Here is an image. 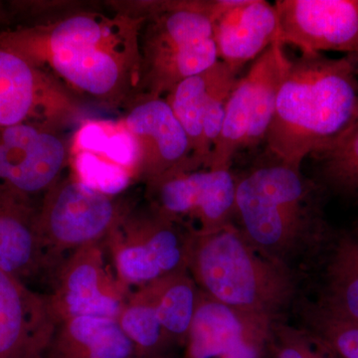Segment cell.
Masks as SVG:
<instances>
[{
	"label": "cell",
	"mask_w": 358,
	"mask_h": 358,
	"mask_svg": "<svg viewBox=\"0 0 358 358\" xmlns=\"http://www.w3.org/2000/svg\"><path fill=\"white\" fill-rule=\"evenodd\" d=\"M236 179L234 224L264 257L296 270L333 243L317 180L273 157Z\"/></svg>",
	"instance_id": "cell-1"
},
{
	"label": "cell",
	"mask_w": 358,
	"mask_h": 358,
	"mask_svg": "<svg viewBox=\"0 0 358 358\" xmlns=\"http://www.w3.org/2000/svg\"><path fill=\"white\" fill-rule=\"evenodd\" d=\"M358 122V64L301 53L289 62L280 87L266 143L271 157L301 169L315 152L331 147Z\"/></svg>",
	"instance_id": "cell-2"
},
{
	"label": "cell",
	"mask_w": 358,
	"mask_h": 358,
	"mask_svg": "<svg viewBox=\"0 0 358 358\" xmlns=\"http://www.w3.org/2000/svg\"><path fill=\"white\" fill-rule=\"evenodd\" d=\"M187 270L213 300L275 320L298 294L296 271L259 253L234 222L208 234L192 233Z\"/></svg>",
	"instance_id": "cell-3"
},
{
	"label": "cell",
	"mask_w": 358,
	"mask_h": 358,
	"mask_svg": "<svg viewBox=\"0 0 358 358\" xmlns=\"http://www.w3.org/2000/svg\"><path fill=\"white\" fill-rule=\"evenodd\" d=\"M226 8L227 0L160 4L148 44L155 96L218 62L213 25Z\"/></svg>",
	"instance_id": "cell-4"
},
{
	"label": "cell",
	"mask_w": 358,
	"mask_h": 358,
	"mask_svg": "<svg viewBox=\"0 0 358 358\" xmlns=\"http://www.w3.org/2000/svg\"><path fill=\"white\" fill-rule=\"evenodd\" d=\"M192 233L154 212L122 218L103 242L117 280L129 293L187 271Z\"/></svg>",
	"instance_id": "cell-5"
},
{
	"label": "cell",
	"mask_w": 358,
	"mask_h": 358,
	"mask_svg": "<svg viewBox=\"0 0 358 358\" xmlns=\"http://www.w3.org/2000/svg\"><path fill=\"white\" fill-rule=\"evenodd\" d=\"M122 218L110 196L81 181L54 185L39 207V229L51 275L73 252L105 241Z\"/></svg>",
	"instance_id": "cell-6"
},
{
	"label": "cell",
	"mask_w": 358,
	"mask_h": 358,
	"mask_svg": "<svg viewBox=\"0 0 358 358\" xmlns=\"http://www.w3.org/2000/svg\"><path fill=\"white\" fill-rule=\"evenodd\" d=\"M236 176L231 169L178 171L150 182L155 212L193 234L234 222Z\"/></svg>",
	"instance_id": "cell-7"
},
{
	"label": "cell",
	"mask_w": 358,
	"mask_h": 358,
	"mask_svg": "<svg viewBox=\"0 0 358 358\" xmlns=\"http://www.w3.org/2000/svg\"><path fill=\"white\" fill-rule=\"evenodd\" d=\"M49 282L47 294L59 322L76 317L117 320L131 294L117 280L103 242L65 257Z\"/></svg>",
	"instance_id": "cell-8"
},
{
	"label": "cell",
	"mask_w": 358,
	"mask_h": 358,
	"mask_svg": "<svg viewBox=\"0 0 358 358\" xmlns=\"http://www.w3.org/2000/svg\"><path fill=\"white\" fill-rule=\"evenodd\" d=\"M47 56L58 74L93 95L113 91L122 75L114 33L103 20L75 16L47 38Z\"/></svg>",
	"instance_id": "cell-9"
},
{
	"label": "cell",
	"mask_w": 358,
	"mask_h": 358,
	"mask_svg": "<svg viewBox=\"0 0 358 358\" xmlns=\"http://www.w3.org/2000/svg\"><path fill=\"white\" fill-rule=\"evenodd\" d=\"M240 71L219 60L209 69L186 78L171 92V105L189 140L192 155L186 169L208 167L222 131L226 103Z\"/></svg>",
	"instance_id": "cell-10"
},
{
	"label": "cell",
	"mask_w": 358,
	"mask_h": 358,
	"mask_svg": "<svg viewBox=\"0 0 358 358\" xmlns=\"http://www.w3.org/2000/svg\"><path fill=\"white\" fill-rule=\"evenodd\" d=\"M277 39L301 53L358 55V0H277Z\"/></svg>",
	"instance_id": "cell-11"
},
{
	"label": "cell",
	"mask_w": 358,
	"mask_h": 358,
	"mask_svg": "<svg viewBox=\"0 0 358 358\" xmlns=\"http://www.w3.org/2000/svg\"><path fill=\"white\" fill-rule=\"evenodd\" d=\"M64 159L62 141L39 122L0 128V187L34 201L55 185Z\"/></svg>",
	"instance_id": "cell-12"
},
{
	"label": "cell",
	"mask_w": 358,
	"mask_h": 358,
	"mask_svg": "<svg viewBox=\"0 0 358 358\" xmlns=\"http://www.w3.org/2000/svg\"><path fill=\"white\" fill-rule=\"evenodd\" d=\"M275 322L228 307L200 291L185 358H231L268 350Z\"/></svg>",
	"instance_id": "cell-13"
},
{
	"label": "cell",
	"mask_w": 358,
	"mask_h": 358,
	"mask_svg": "<svg viewBox=\"0 0 358 358\" xmlns=\"http://www.w3.org/2000/svg\"><path fill=\"white\" fill-rule=\"evenodd\" d=\"M59 322L48 294L0 270V358H47Z\"/></svg>",
	"instance_id": "cell-14"
},
{
	"label": "cell",
	"mask_w": 358,
	"mask_h": 358,
	"mask_svg": "<svg viewBox=\"0 0 358 358\" xmlns=\"http://www.w3.org/2000/svg\"><path fill=\"white\" fill-rule=\"evenodd\" d=\"M0 270L28 282L49 279L51 265L39 229V207L0 187Z\"/></svg>",
	"instance_id": "cell-15"
},
{
	"label": "cell",
	"mask_w": 358,
	"mask_h": 358,
	"mask_svg": "<svg viewBox=\"0 0 358 358\" xmlns=\"http://www.w3.org/2000/svg\"><path fill=\"white\" fill-rule=\"evenodd\" d=\"M126 128L138 140L141 171L150 182L187 166L189 140L167 101L155 96L141 103L129 113Z\"/></svg>",
	"instance_id": "cell-16"
},
{
	"label": "cell",
	"mask_w": 358,
	"mask_h": 358,
	"mask_svg": "<svg viewBox=\"0 0 358 358\" xmlns=\"http://www.w3.org/2000/svg\"><path fill=\"white\" fill-rule=\"evenodd\" d=\"M278 29L274 4L266 0H234L214 22L219 60L241 71L274 43Z\"/></svg>",
	"instance_id": "cell-17"
},
{
	"label": "cell",
	"mask_w": 358,
	"mask_h": 358,
	"mask_svg": "<svg viewBox=\"0 0 358 358\" xmlns=\"http://www.w3.org/2000/svg\"><path fill=\"white\" fill-rule=\"evenodd\" d=\"M133 343L117 320L71 317L59 322L47 358H133Z\"/></svg>",
	"instance_id": "cell-18"
},
{
	"label": "cell",
	"mask_w": 358,
	"mask_h": 358,
	"mask_svg": "<svg viewBox=\"0 0 358 358\" xmlns=\"http://www.w3.org/2000/svg\"><path fill=\"white\" fill-rule=\"evenodd\" d=\"M45 92L36 66L0 43V128L40 122Z\"/></svg>",
	"instance_id": "cell-19"
},
{
	"label": "cell",
	"mask_w": 358,
	"mask_h": 358,
	"mask_svg": "<svg viewBox=\"0 0 358 358\" xmlns=\"http://www.w3.org/2000/svg\"><path fill=\"white\" fill-rule=\"evenodd\" d=\"M324 289L319 306L358 324V236L336 234L327 249Z\"/></svg>",
	"instance_id": "cell-20"
},
{
	"label": "cell",
	"mask_w": 358,
	"mask_h": 358,
	"mask_svg": "<svg viewBox=\"0 0 358 358\" xmlns=\"http://www.w3.org/2000/svg\"><path fill=\"white\" fill-rule=\"evenodd\" d=\"M291 62L284 45L275 41L253 61L248 72L252 121L245 150L266 141L275 114L280 87Z\"/></svg>",
	"instance_id": "cell-21"
},
{
	"label": "cell",
	"mask_w": 358,
	"mask_h": 358,
	"mask_svg": "<svg viewBox=\"0 0 358 358\" xmlns=\"http://www.w3.org/2000/svg\"><path fill=\"white\" fill-rule=\"evenodd\" d=\"M140 289L154 303L169 339L173 343H185L200 296V289L188 270L167 275Z\"/></svg>",
	"instance_id": "cell-22"
},
{
	"label": "cell",
	"mask_w": 358,
	"mask_h": 358,
	"mask_svg": "<svg viewBox=\"0 0 358 358\" xmlns=\"http://www.w3.org/2000/svg\"><path fill=\"white\" fill-rule=\"evenodd\" d=\"M324 190L358 202V122L331 147L310 155Z\"/></svg>",
	"instance_id": "cell-23"
},
{
	"label": "cell",
	"mask_w": 358,
	"mask_h": 358,
	"mask_svg": "<svg viewBox=\"0 0 358 358\" xmlns=\"http://www.w3.org/2000/svg\"><path fill=\"white\" fill-rule=\"evenodd\" d=\"M117 322L133 343L136 357H162L173 343L160 324L154 303L141 289L129 294Z\"/></svg>",
	"instance_id": "cell-24"
},
{
	"label": "cell",
	"mask_w": 358,
	"mask_h": 358,
	"mask_svg": "<svg viewBox=\"0 0 358 358\" xmlns=\"http://www.w3.org/2000/svg\"><path fill=\"white\" fill-rule=\"evenodd\" d=\"M76 141L79 152L100 155L127 171L140 166V145L127 128L115 131L103 124L88 122L80 129Z\"/></svg>",
	"instance_id": "cell-25"
},
{
	"label": "cell",
	"mask_w": 358,
	"mask_h": 358,
	"mask_svg": "<svg viewBox=\"0 0 358 358\" xmlns=\"http://www.w3.org/2000/svg\"><path fill=\"white\" fill-rule=\"evenodd\" d=\"M313 338L336 358H358V324L341 319L320 306L306 313Z\"/></svg>",
	"instance_id": "cell-26"
},
{
	"label": "cell",
	"mask_w": 358,
	"mask_h": 358,
	"mask_svg": "<svg viewBox=\"0 0 358 358\" xmlns=\"http://www.w3.org/2000/svg\"><path fill=\"white\" fill-rule=\"evenodd\" d=\"M75 169L78 180L108 196L120 194L131 183L129 171L92 152H78Z\"/></svg>",
	"instance_id": "cell-27"
},
{
	"label": "cell",
	"mask_w": 358,
	"mask_h": 358,
	"mask_svg": "<svg viewBox=\"0 0 358 358\" xmlns=\"http://www.w3.org/2000/svg\"><path fill=\"white\" fill-rule=\"evenodd\" d=\"M268 352L272 358H329L313 334L280 320L275 322Z\"/></svg>",
	"instance_id": "cell-28"
},
{
	"label": "cell",
	"mask_w": 358,
	"mask_h": 358,
	"mask_svg": "<svg viewBox=\"0 0 358 358\" xmlns=\"http://www.w3.org/2000/svg\"><path fill=\"white\" fill-rule=\"evenodd\" d=\"M133 358H166V355H162V357H136Z\"/></svg>",
	"instance_id": "cell-29"
},
{
	"label": "cell",
	"mask_w": 358,
	"mask_h": 358,
	"mask_svg": "<svg viewBox=\"0 0 358 358\" xmlns=\"http://www.w3.org/2000/svg\"><path fill=\"white\" fill-rule=\"evenodd\" d=\"M352 56L353 59H355V62H357L358 64V55H357V56L352 55Z\"/></svg>",
	"instance_id": "cell-30"
},
{
	"label": "cell",
	"mask_w": 358,
	"mask_h": 358,
	"mask_svg": "<svg viewBox=\"0 0 358 358\" xmlns=\"http://www.w3.org/2000/svg\"></svg>",
	"instance_id": "cell-31"
},
{
	"label": "cell",
	"mask_w": 358,
	"mask_h": 358,
	"mask_svg": "<svg viewBox=\"0 0 358 358\" xmlns=\"http://www.w3.org/2000/svg\"></svg>",
	"instance_id": "cell-32"
}]
</instances>
